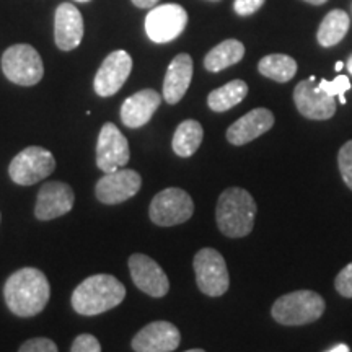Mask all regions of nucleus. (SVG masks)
Masks as SVG:
<instances>
[{
	"instance_id": "1",
	"label": "nucleus",
	"mask_w": 352,
	"mask_h": 352,
	"mask_svg": "<svg viewBox=\"0 0 352 352\" xmlns=\"http://www.w3.org/2000/svg\"><path fill=\"white\" fill-rule=\"evenodd\" d=\"M51 297L47 277L36 267H23L8 277L3 285V298L8 310L21 318L41 314Z\"/></svg>"
},
{
	"instance_id": "2",
	"label": "nucleus",
	"mask_w": 352,
	"mask_h": 352,
	"mask_svg": "<svg viewBox=\"0 0 352 352\" xmlns=\"http://www.w3.org/2000/svg\"><path fill=\"white\" fill-rule=\"evenodd\" d=\"M126 287L109 274L87 277L72 294V307L83 316H95L111 310L124 300Z\"/></svg>"
},
{
	"instance_id": "3",
	"label": "nucleus",
	"mask_w": 352,
	"mask_h": 352,
	"mask_svg": "<svg viewBox=\"0 0 352 352\" xmlns=\"http://www.w3.org/2000/svg\"><path fill=\"white\" fill-rule=\"evenodd\" d=\"M256 202L243 188H228L222 192L215 209L219 230L230 239H243L252 233Z\"/></svg>"
},
{
	"instance_id": "4",
	"label": "nucleus",
	"mask_w": 352,
	"mask_h": 352,
	"mask_svg": "<svg viewBox=\"0 0 352 352\" xmlns=\"http://www.w3.org/2000/svg\"><path fill=\"white\" fill-rule=\"evenodd\" d=\"M324 300L314 290H296L274 302L271 314L277 323L285 327H300L314 323L323 315Z\"/></svg>"
},
{
	"instance_id": "5",
	"label": "nucleus",
	"mask_w": 352,
	"mask_h": 352,
	"mask_svg": "<svg viewBox=\"0 0 352 352\" xmlns=\"http://www.w3.org/2000/svg\"><path fill=\"white\" fill-rule=\"evenodd\" d=\"M2 70L8 80L21 87L36 85L44 76L41 56L30 44L8 47L2 56Z\"/></svg>"
},
{
	"instance_id": "6",
	"label": "nucleus",
	"mask_w": 352,
	"mask_h": 352,
	"mask_svg": "<svg viewBox=\"0 0 352 352\" xmlns=\"http://www.w3.org/2000/svg\"><path fill=\"white\" fill-rule=\"evenodd\" d=\"M195 214V202L186 191L179 188H166L153 197L148 215L155 226L173 227L186 222Z\"/></svg>"
},
{
	"instance_id": "7",
	"label": "nucleus",
	"mask_w": 352,
	"mask_h": 352,
	"mask_svg": "<svg viewBox=\"0 0 352 352\" xmlns=\"http://www.w3.org/2000/svg\"><path fill=\"white\" fill-rule=\"evenodd\" d=\"M56 168L54 155L44 147L32 145L21 151L10 162L8 175L12 182L20 186H32V184L47 178Z\"/></svg>"
},
{
	"instance_id": "8",
	"label": "nucleus",
	"mask_w": 352,
	"mask_h": 352,
	"mask_svg": "<svg viewBox=\"0 0 352 352\" xmlns=\"http://www.w3.org/2000/svg\"><path fill=\"white\" fill-rule=\"evenodd\" d=\"M197 287L209 297H220L228 290L230 277L226 259L214 248H202L192 261Z\"/></svg>"
},
{
	"instance_id": "9",
	"label": "nucleus",
	"mask_w": 352,
	"mask_h": 352,
	"mask_svg": "<svg viewBox=\"0 0 352 352\" xmlns=\"http://www.w3.org/2000/svg\"><path fill=\"white\" fill-rule=\"evenodd\" d=\"M186 23L188 13L182 6L165 3L148 12L145 19V33L153 43H170L184 32Z\"/></svg>"
},
{
	"instance_id": "10",
	"label": "nucleus",
	"mask_w": 352,
	"mask_h": 352,
	"mask_svg": "<svg viewBox=\"0 0 352 352\" xmlns=\"http://www.w3.org/2000/svg\"><path fill=\"white\" fill-rule=\"evenodd\" d=\"M131 158L129 142L116 124L107 122L101 127L96 142V165L103 173H111L124 166Z\"/></svg>"
},
{
	"instance_id": "11",
	"label": "nucleus",
	"mask_w": 352,
	"mask_h": 352,
	"mask_svg": "<svg viewBox=\"0 0 352 352\" xmlns=\"http://www.w3.org/2000/svg\"><path fill=\"white\" fill-rule=\"evenodd\" d=\"M142 188V178L135 170H116L98 179L95 186L96 199L103 204H121L134 197Z\"/></svg>"
},
{
	"instance_id": "12",
	"label": "nucleus",
	"mask_w": 352,
	"mask_h": 352,
	"mask_svg": "<svg viewBox=\"0 0 352 352\" xmlns=\"http://www.w3.org/2000/svg\"><path fill=\"white\" fill-rule=\"evenodd\" d=\"M129 271L135 287L147 296L160 298L168 294L170 280L160 264L147 254L134 253L129 258Z\"/></svg>"
},
{
	"instance_id": "13",
	"label": "nucleus",
	"mask_w": 352,
	"mask_h": 352,
	"mask_svg": "<svg viewBox=\"0 0 352 352\" xmlns=\"http://www.w3.org/2000/svg\"><path fill=\"white\" fill-rule=\"evenodd\" d=\"M294 101L302 116L308 120L323 121L329 120L336 113L334 96L324 94L318 85H315V77L302 80L294 90Z\"/></svg>"
},
{
	"instance_id": "14",
	"label": "nucleus",
	"mask_w": 352,
	"mask_h": 352,
	"mask_svg": "<svg viewBox=\"0 0 352 352\" xmlns=\"http://www.w3.org/2000/svg\"><path fill=\"white\" fill-rule=\"evenodd\" d=\"M132 70V57L126 51H113L96 72L94 88L96 95L113 96L121 90Z\"/></svg>"
},
{
	"instance_id": "15",
	"label": "nucleus",
	"mask_w": 352,
	"mask_h": 352,
	"mask_svg": "<svg viewBox=\"0 0 352 352\" xmlns=\"http://www.w3.org/2000/svg\"><path fill=\"white\" fill-rule=\"evenodd\" d=\"M76 202V195L67 183L51 182L43 184L36 197L34 215L39 220H52L70 212Z\"/></svg>"
},
{
	"instance_id": "16",
	"label": "nucleus",
	"mask_w": 352,
	"mask_h": 352,
	"mask_svg": "<svg viewBox=\"0 0 352 352\" xmlns=\"http://www.w3.org/2000/svg\"><path fill=\"white\" fill-rule=\"evenodd\" d=\"M182 342L179 329L170 321H153L144 327L132 340L135 352H171Z\"/></svg>"
},
{
	"instance_id": "17",
	"label": "nucleus",
	"mask_w": 352,
	"mask_h": 352,
	"mask_svg": "<svg viewBox=\"0 0 352 352\" xmlns=\"http://www.w3.org/2000/svg\"><path fill=\"white\" fill-rule=\"evenodd\" d=\"M83 38V19L72 3H60L54 16V41L60 51L76 50Z\"/></svg>"
},
{
	"instance_id": "18",
	"label": "nucleus",
	"mask_w": 352,
	"mask_h": 352,
	"mask_svg": "<svg viewBox=\"0 0 352 352\" xmlns=\"http://www.w3.org/2000/svg\"><path fill=\"white\" fill-rule=\"evenodd\" d=\"M274 126V114L266 108L246 113L227 129V140L233 145H245L258 139Z\"/></svg>"
},
{
	"instance_id": "19",
	"label": "nucleus",
	"mask_w": 352,
	"mask_h": 352,
	"mask_svg": "<svg viewBox=\"0 0 352 352\" xmlns=\"http://www.w3.org/2000/svg\"><path fill=\"white\" fill-rule=\"evenodd\" d=\"M162 96L152 88H145L129 96L121 107V121L126 127L138 129L147 124L160 107Z\"/></svg>"
},
{
	"instance_id": "20",
	"label": "nucleus",
	"mask_w": 352,
	"mask_h": 352,
	"mask_svg": "<svg viewBox=\"0 0 352 352\" xmlns=\"http://www.w3.org/2000/svg\"><path fill=\"white\" fill-rule=\"evenodd\" d=\"M192 80V59L189 54H178L171 60L164 82V98L168 104H176L186 95Z\"/></svg>"
},
{
	"instance_id": "21",
	"label": "nucleus",
	"mask_w": 352,
	"mask_h": 352,
	"mask_svg": "<svg viewBox=\"0 0 352 352\" xmlns=\"http://www.w3.org/2000/svg\"><path fill=\"white\" fill-rule=\"evenodd\" d=\"M245 56V46L236 39H227V41L217 44L214 50L208 52L204 59V67L209 72H220V70L230 67V65L240 63Z\"/></svg>"
},
{
	"instance_id": "22",
	"label": "nucleus",
	"mask_w": 352,
	"mask_h": 352,
	"mask_svg": "<svg viewBox=\"0 0 352 352\" xmlns=\"http://www.w3.org/2000/svg\"><path fill=\"white\" fill-rule=\"evenodd\" d=\"M202 138H204V129H202L199 122L195 120L183 121L182 124L176 127L171 147H173V152L178 157H191L201 147Z\"/></svg>"
},
{
	"instance_id": "23",
	"label": "nucleus",
	"mask_w": 352,
	"mask_h": 352,
	"mask_svg": "<svg viewBox=\"0 0 352 352\" xmlns=\"http://www.w3.org/2000/svg\"><path fill=\"white\" fill-rule=\"evenodd\" d=\"M349 15L344 10H331L321 21L316 39L323 47L336 46L349 32Z\"/></svg>"
},
{
	"instance_id": "24",
	"label": "nucleus",
	"mask_w": 352,
	"mask_h": 352,
	"mask_svg": "<svg viewBox=\"0 0 352 352\" xmlns=\"http://www.w3.org/2000/svg\"><path fill=\"white\" fill-rule=\"evenodd\" d=\"M246 95H248V85L243 80H232L217 90L210 91L208 104L212 111L223 113L241 103Z\"/></svg>"
},
{
	"instance_id": "25",
	"label": "nucleus",
	"mask_w": 352,
	"mask_h": 352,
	"mask_svg": "<svg viewBox=\"0 0 352 352\" xmlns=\"http://www.w3.org/2000/svg\"><path fill=\"white\" fill-rule=\"evenodd\" d=\"M258 70L264 77L284 83L292 80L297 74V63L290 56L270 54L259 60Z\"/></svg>"
},
{
	"instance_id": "26",
	"label": "nucleus",
	"mask_w": 352,
	"mask_h": 352,
	"mask_svg": "<svg viewBox=\"0 0 352 352\" xmlns=\"http://www.w3.org/2000/svg\"><path fill=\"white\" fill-rule=\"evenodd\" d=\"M318 87L329 96H340V101L344 104L346 103L344 94L351 88V82H349V77L338 76L334 80H327V78H323V80L318 83Z\"/></svg>"
},
{
	"instance_id": "27",
	"label": "nucleus",
	"mask_w": 352,
	"mask_h": 352,
	"mask_svg": "<svg viewBox=\"0 0 352 352\" xmlns=\"http://www.w3.org/2000/svg\"><path fill=\"white\" fill-rule=\"evenodd\" d=\"M338 165H340L342 179L349 189H352V140L341 147L340 153H338Z\"/></svg>"
},
{
	"instance_id": "28",
	"label": "nucleus",
	"mask_w": 352,
	"mask_h": 352,
	"mask_svg": "<svg viewBox=\"0 0 352 352\" xmlns=\"http://www.w3.org/2000/svg\"><path fill=\"white\" fill-rule=\"evenodd\" d=\"M334 287H336V290L342 297L352 298V263L347 264L344 270L336 276Z\"/></svg>"
},
{
	"instance_id": "29",
	"label": "nucleus",
	"mask_w": 352,
	"mask_h": 352,
	"mask_svg": "<svg viewBox=\"0 0 352 352\" xmlns=\"http://www.w3.org/2000/svg\"><path fill=\"white\" fill-rule=\"evenodd\" d=\"M19 352H57V346L47 338H33L23 342Z\"/></svg>"
},
{
	"instance_id": "30",
	"label": "nucleus",
	"mask_w": 352,
	"mask_h": 352,
	"mask_svg": "<svg viewBox=\"0 0 352 352\" xmlns=\"http://www.w3.org/2000/svg\"><path fill=\"white\" fill-rule=\"evenodd\" d=\"M70 352H101V346L94 334H80L74 340Z\"/></svg>"
},
{
	"instance_id": "31",
	"label": "nucleus",
	"mask_w": 352,
	"mask_h": 352,
	"mask_svg": "<svg viewBox=\"0 0 352 352\" xmlns=\"http://www.w3.org/2000/svg\"><path fill=\"white\" fill-rule=\"evenodd\" d=\"M264 6V0H235L233 3V8L235 12L241 16H248L253 15L254 12L259 10Z\"/></svg>"
},
{
	"instance_id": "32",
	"label": "nucleus",
	"mask_w": 352,
	"mask_h": 352,
	"mask_svg": "<svg viewBox=\"0 0 352 352\" xmlns=\"http://www.w3.org/2000/svg\"><path fill=\"white\" fill-rule=\"evenodd\" d=\"M157 2L158 0H132V3L139 8H152L155 7Z\"/></svg>"
},
{
	"instance_id": "33",
	"label": "nucleus",
	"mask_w": 352,
	"mask_h": 352,
	"mask_svg": "<svg viewBox=\"0 0 352 352\" xmlns=\"http://www.w3.org/2000/svg\"><path fill=\"white\" fill-rule=\"evenodd\" d=\"M328 352H351V349H349V346H346V344H338V346H334L331 351H328Z\"/></svg>"
},
{
	"instance_id": "34",
	"label": "nucleus",
	"mask_w": 352,
	"mask_h": 352,
	"mask_svg": "<svg viewBox=\"0 0 352 352\" xmlns=\"http://www.w3.org/2000/svg\"><path fill=\"white\" fill-rule=\"evenodd\" d=\"M308 3H314V6H321V3L328 2V0H305Z\"/></svg>"
},
{
	"instance_id": "35",
	"label": "nucleus",
	"mask_w": 352,
	"mask_h": 352,
	"mask_svg": "<svg viewBox=\"0 0 352 352\" xmlns=\"http://www.w3.org/2000/svg\"><path fill=\"white\" fill-rule=\"evenodd\" d=\"M347 70H349V74L352 76V56L347 59Z\"/></svg>"
},
{
	"instance_id": "36",
	"label": "nucleus",
	"mask_w": 352,
	"mask_h": 352,
	"mask_svg": "<svg viewBox=\"0 0 352 352\" xmlns=\"http://www.w3.org/2000/svg\"><path fill=\"white\" fill-rule=\"evenodd\" d=\"M342 67H344V64H342L341 60H340V63H336V70H338V72H341Z\"/></svg>"
},
{
	"instance_id": "37",
	"label": "nucleus",
	"mask_w": 352,
	"mask_h": 352,
	"mask_svg": "<svg viewBox=\"0 0 352 352\" xmlns=\"http://www.w3.org/2000/svg\"><path fill=\"white\" fill-rule=\"evenodd\" d=\"M186 352H206V351H202V349H189Z\"/></svg>"
},
{
	"instance_id": "38",
	"label": "nucleus",
	"mask_w": 352,
	"mask_h": 352,
	"mask_svg": "<svg viewBox=\"0 0 352 352\" xmlns=\"http://www.w3.org/2000/svg\"><path fill=\"white\" fill-rule=\"evenodd\" d=\"M77 2H88V0H77Z\"/></svg>"
},
{
	"instance_id": "39",
	"label": "nucleus",
	"mask_w": 352,
	"mask_h": 352,
	"mask_svg": "<svg viewBox=\"0 0 352 352\" xmlns=\"http://www.w3.org/2000/svg\"><path fill=\"white\" fill-rule=\"evenodd\" d=\"M0 219H2V215H0Z\"/></svg>"
}]
</instances>
